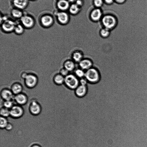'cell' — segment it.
Segmentation results:
<instances>
[{
	"label": "cell",
	"instance_id": "obj_1",
	"mask_svg": "<svg viewBox=\"0 0 147 147\" xmlns=\"http://www.w3.org/2000/svg\"><path fill=\"white\" fill-rule=\"evenodd\" d=\"M84 77L88 83L95 84L98 83L100 79V75L98 70L92 67L85 71Z\"/></svg>",
	"mask_w": 147,
	"mask_h": 147
},
{
	"label": "cell",
	"instance_id": "obj_2",
	"mask_svg": "<svg viewBox=\"0 0 147 147\" xmlns=\"http://www.w3.org/2000/svg\"><path fill=\"white\" fill-rule=\"evenodd\" d=\"M23 78L25 86L29 89H32L37 85L38 79L37 76L34 73H24Z\"/></svg>",
	"mask_w": 147,
	"mask_h": 147
},
{
	"label": "cell",
	"instance_id": "obj_3",
	"mask_svg": "<svg viewBox=\"0 0 147 147\" xmlns=\"http://www.w3.org/2000/svg\"><path fill=\"white\" fill-rule=\"evenodd\" d=\"M64 84L69 89L75 90L80 85L79 80L74 74H69L65 77Z\"/></svg>",
	"mask_w": 147,
	"mask_h": 147
},
{
	"label": "cell",
	"instance_id": "obj_4",
	"mask_svg": "<svg viewBox=\"0 0 147 147\" xmlns=\"http://www.w3.org/2000/svg\"><path fill=\"white\" fill-rule=\"evenodd\" d=\"M28 110L30 113L34 116H37L41 113V106L37 100L35 98L32 99L29 102Z\"/></svg>",
	"mask_w": 147,
	"mask_h": 147
},
{
	"label": "cell",
	"instance_id": "obj_5",
	"mask_svg": "<svg viewBox=\"0 0 147 147\" xmlns=\"http://www.w3.org/2000/svg\"><path fill=\"white\" fill-rule=\"evenodd\" d=\"M10 117L14 119L21 117L24 115V111L22 106L14 105L10 109Z\"/></svg>",
	"mask_w": 147,
	"mask_h": 147
},
{
	"label": "cell",
	"instance_id": "obj_6",
	"mask_svg": "<svg viewBox=\"0 0 147 147\" xmlns=\"http://www.w3.org/2000/svg\"><path fill=\"white\" fill-rule=\"evenodd\" d=\"M16 25L13 21L7 19L2 22L1 26V28L5 33H11L14 31Z\"/></svg>",
	"mask_w": 147,
	"mask_h": 147
},
{
	"label": "cell",
	"instance_id": "obj_7",
	"mask_svg": "<svg viewBox=\"0 0 147 147\" xmlns=\"http://www.w3.org/2000/svg\"><path fill=\"white\" fill-rule=\"evenodd\" d=\"M21 24L25 28L30 29L34 26L35 22L34 18L28 15H24L20 19Z\"/></svg>",
	"mask_w": 147,
	"mask_h": 147
},
{
	"label": "cell",
	"instance_id": "obj_8",
	"mask_svg": "<svg viewBox=\"0 0 147 147\" xmlns=\"http://www.w3.org/2000/svg\"><path fill=\"white\" fill-rule=\"evenodd\" d=\"M102 21L105 28L109 30L113 28L116 23L115 18L113 16L110 15H107L104 16Z\"/></svg>",
	"mask_w": 147,
	"mask_h": 147
},
{
	"label": "cell",
	"instance_id": "obj_9",
	"mask_svg": "<svg viewBox=\"0 0 147 147\" xmlns=\"http://www.w3.org/2000/svg\"><path fill=\"white\" fill-rule=\"evenodd\" d=\"M40 21L41 25L43 27L48 28L50 27L54 23L53 16L49 14H45L40 18Z\"/></svg>",
	"mask_w": 147,
	"mask_h": 147
},
{
	"label": "cell",
	"instance_id": "obj_10",
	"mask_svg": "<svg viewBox=\"0 0 147 147\" xmlns=\"http://www.w3.org/2000/svg\"><path fill=\"white\" fill-rule=\"evenodd\" d=\"M27 95L23 92L14 96L13 100L18 105L22 106L26 105L28 101Z\"/></svg>",
	"mask_w": 147,
	"mask_h": 147
},
{
	"label": "cell",
	"instance_id": "obj_11",
	"mask_svg": "<svg viewBox=\"0 0 147 147\" xmlns=\"http://www.w3.org/2000/svg\"><path fill=\"white\" fill-rule=\"evenodd\" d=\"M14 96L10 89L4 88L1 91V97L3 101L13 100Z\"/></svg>",
	"mask_w": 147,
	"mask_h": 147
},
{
	"label": "cell",
	"instance_id": "obj_12",
	"mask_svg": "<svg viewBox=\"0 0 147 147\" xmlns=\"http://www.w3.org/2000/svg\"><path fill=\"white\" fill-rule=\"evenodd\" d=\"M78 64L79 68L86 71L92 67L93 63L89 59L83 58Z\"/></svg>",
	"mask_w": 147,
	"mask_h": 147
},
{
	"label": "cell",
	"instance_id": "obj_13",
	"mask_svg": "<svg viewBox=\"0 0 147 147\" xmlns=\"http://www.w3.org/2000/svg\"><path fill=\"white\" fill-rule=\"evenodd\" d=\"M56 16L58 21L60 24H65L68 20L69 17L67 14L63 11L58 12Z\"/></svg>",
	"mask_w": 147,
	"mask_h": 147
},
{
	"label": "cell",
	"instance_id": "obj_14",
	"mask_svg": "<svg viewBox=\"0 0 147 147\" xmlns=\"http://www.w3.org/2000/svg\"><path fill=\"white\" fill-rule=\"evenodd\" d=\"M76 95L79 97H82L84 96L88 92L87 85L80 84L75 90Z\"/></svg>",
	"mask_w": 147,
	"mask_h": 147
},
{
	"label": "cell",
	"instance_id": "obj_15",
	"mask_svg": "<svg viewBox=\"0 0 147 147\" xmlns=\"http://www.w3.org/2000/svg\"><path fill=\"white\" fill-rule=\"evenodd\" d=\"M13 3L15 8L22 10L28 6L29 0H13Z\"/></svg>",
	"mask_w": 147,
	"mask_h": 147
},
{
	"label": "cell",
	"instance_id": "obj_16",
	"mask_svg": "<svg viewBox=\"0 0 147 147\" xmlns=\"http://www.w3.org/2000/svg\"><path fill=\"white\" fill-rule=\"evenodd\" d=\"M10 89L15 95L22 92L23 88L20 83L15 82L12 84Z\"/></svg>",
	"mask_w": 147,
	"mask_h": 147
},
{
	"label": "cell",
	"instance_id": "obj_17",
	"mask_svg": "<svg viewBox=\"0 0 147 147\" xmlns=\"http://www.w3.org/2000/svg\"><path fill=\"white\" fill-rule=\"evenodd\" d=\"M83 52L79 50L74 51L72 54V60L75 62L79 63L83 58Z\"/></svg>",
	"mask_w": 147,
	"mask_h": 147
},
{
	"label": "cell",
	"instance_id": "obj_18",
	"mask_svg": "<svg viewBox=\"0 0 147 147\" xmlns=\"http://www.w3.org/2000/svg\"><path fill=\"white\" fill-rule=\"evenodd\" d=\"M57 8L63 11L69 8V2L67 0H59L57 3Z\"/></svg>",
	"mask_w": 147,
	"mask_h": 147
},
{
	"label": "cell",
	"instance_id": "obj_19",
	"mask_svg": "<svg viewBox=\"0 0 147 147\" xmlns=\"http://www.w3.org/2000/svg\"><path fill=\"white\" fill-rule=\"evenodd\" d=\"M65 77L59 73L55 74L53 77V81L57 85L60 86L64 84Z\"/></svg>",
	"mask_w": 147,
	"mask_h": 147
},
{
	"label": "cell",
	"instance_id": "obj_20",
	"mask_svg": "<svg viewBox=\"0 0 147 147\" xmlns=\"http://www.w3.org/2000/svg\"><path fill=\"white\" fill-rule=\"evenodd\" d=\"M75 63L72 60H67L63 64V67L69 72L74 71L75 69Z\"/></svg>",
	"mask_w": 147,
	"mask_h": 147
},
{
	"label": "cell",
	"instance_id": "obj_21",
	"mask_svg": "<svg viewBox=\"0 0 147 147\" xmlns=\"http://www.w3.org/2000/svg\"><path fill=\"white\" fill-rule=\"evenodd\" d=\"M102 13L100 10L97 9L93 10L91 14V17L94 21L98 20L101 18Z\"/></svg>",
	"mask_w": 147,
	"mask_h": 147
},
{
	"label": "cell",
	"instance_id": "obj_22",
	"mask_svg": "<svg viewBox=\"0 0 147 147\" xmlns=\"http://www.w3.org/2000/svg\"><path fill=\"white\" fill-rule=\"evenodd\" d=\"M11 14L13 17L16 19H20L24 15L22 10L16 8L11 10Z\"/></svg>",
	"mask_w": 147,
	"mask_h": 147
},
{
	"label": "cell",
	"instance_id": "obj_23",
	"mask_svg": "<svg viewBox=\"0 0 147 147\" xmlns=\"http://www.w3.org/2000/svg\"><path fill=\"white\" fill-rule=\"evenodd\" d=\"M25 28L21 24H16L13 32L17 35H21L24 33Z\"/></svg>",
	"mask_w": 147,
	"mask_h": 147
},
{
	"label": "cell",
	"instance_id": "obj_24",
	"mask_svg": "<svg viewBox=\"0 0 147 147\" xmlns=\"http://www.w3.org/2000/svg\"><path fill=\"white\" fill-rule=\"evenodd\" d=\"M0 114L1 117L7 118L10 116V109L2 106L0 109Z\"/></svg>",
	"mask_w": 147,
	"mask_h": 147
},
{
	"label": "cell",
	"instance_id": "obj_25",
	"mask_svg": "<svg viewBox=\"0 0 147 147\" xmlns=\"http://www.w3.org/2000/svg\"><path fill=\"white\" fill-rule=\"evenodd\" d=\"M85 71L82 69L79 68L76 69L74 71V74L78 78L84 77Z\"/></svg>",
	"mask_w": 147,
	"mask_h": 147
},
{
	"label": "cell",
	"instance_id": "obj_26",
	"mask_svg": "<svg viewBox=\"0 0 147 147\" xmlns=\"http://www.w3.org/2000/svg\"><path fill=\"white\" fill-rule=\"evenodd\" d=\"M8 123L7 118L0 116V127L1 129H5Z\"/></svg>",
	"mask_w": 147,
	"mask_h": 147
},
{
	"label": "cell",
	"instance_id": "obj_27",
	"mask_svg": "<svg viewBox=\"0 0 147 147\" xmlns=\"http://www.w3.org/2000/svg\"><path fill=\"white\" fill-rule=\"evenodd\" d=\"M3 107L10 109L14 105L13 100H4L3 102Z\"/></svg>",
	"mask_w": 147,
	"mask_h": 147
},
{
	"label": "cell",
	"instance_id": "obj_28",
	"mask_svg": "<svg viewBox=\"0 0 147 147\" xmlns=\"http://www.w3.org/2000/svg\"><path fill=\"white\" fill-rule=\"evenodd\" d=\"M100 34L101 37L106 38L109 37L110 34V32L109 30L105 28L100 30Z\"/></svg>",
	"mask_w": 147,
	"mask_h": 147
},
{
	"label": "cell",
	"instance_id": "obj_29",
	"mask_svg": "<svg viewBox=\"0 0 147 147\" xmlns=\"http://www.w3.org/2000/svg\"><path fill=\"white\" fill-rule=\"evenodd\" d=\"M79 10V7L76 4H72L69 7V11L70 13L72 14L77 13Z\"/></svg>",
	"mask_w": 147,
	"mask_h": 147
},
{
	"label": "cell",
	"instance_id": "obj_30",
	"mask_svg": "<svg viewBox=\"0 0 147 147\" xmlns=\"http://www.w3.org/2000/svg\"><path fill=\"white\" fill-rule=\"evenodd\" d=\"M69 72L68 71L63 67L60 69L59 73L65 77L69 74Z\"/></svg>",
	"mask_w": 147,
	"mask_h": 147
},
{
	"label": "cell",
	"instance_id": "obj_31",
	"mask_svg": "<svg viewBox=\"0 0 147 147\" xmlns=\"http://www.w3.org/2000/svg\"><path fill=\"white\" fill-rule=\"evenodd\" d=\"M88 83V81L85 77L81 78L79 80V83L80 85L87 86Z\"/></svg>",
	"mask_w": 147,
	"mask_h": 147
},
{
	"label": "cell",
	"instance_id": "obj_32",
	"mask_svg": "<svg viewBox=\"0 0 147 147\" xmlns=\"http://www.w3.org/2000/svg\"><path fill=\"white\" fill-rule=\"evenodd\" d=\"M103 2L102 0H94V5L97 7H100L102 5Z\"/></svg>",
	"mask_w": 147,
	"mask_h": 147
},
{
	"label": "cell",
	"instance_id": "obj_33",
	"mask_svg": "<svg viewBox=\"0 0 147 147\" xmlns=\"http://www.w3.org/2000/svg\"><path fill=\"white\" fill-rule=\"evenodd\" d=\"M13 125L12 123L9 122L5 129L7 131H10L13 129Z\"/></svg>",
	"mask_w": 147,
	"mask_h": 147
},
{
	"label": "cell",
	"instance_id": "obj_34",
	"mask_svg": "<svg viewBox=\"0 0 147 147\" xmlns=\"http://www.w3.org/2000/svg\"><path fill=\"white\" fill-rule=\"evenodd\" d=\"M116 2L119 4H122L124 3L126 0H115Z\"/></svg>",
	"mask_w": 147,
	"mask_h": 147
},
{
	"label": "cell",
	"instance_id": "obj_35",
	"mask_svg": "<svg viewBox=\"0 0 147 147\" xmlns=\"http://www.w3.org/2000/svg\"><path fill=\"white\" fill-rule=\"evenodd\" d=\"M76 4L79 7L82 5V2L80 0H77L76 1Z\"/></svg>",
	"mask_w": 147,
	"mask_h": 147
},
{
	"label": "cell",
	"instance_id": "obj_36",
	"mask_svg": "<svg viewBox=\"0 0 147 147\" xmlns=\"http://www.w3.org/2000/svg\"><path fill=\"white\" fill-rule=\"evenodd\" d=\"M30 147H42V146L40 144L35 143L32 144Z\"/></svg>",
	"mask_w": 147,
	"mask_h": 147
},
{
	"label": "cell",
	"instance_id": "obj_37",
	"mask_svg": "<svg viewBox=\"0 0 147 147\" xmlns=\"http://www.w3.org/2000/svg\"><path fill=\"white\" fill-rule=\"evenodd\" d=\"M114 0H105L106 3L108 4L112 3L113 1Z\"/></svg>",
	"mask_w": 147,
	"mask_h": 147
},
{
	"label": "cell",
	"instance_id": "obj_38",
	"mask_svg": "<svg viewBox=\"0 0 147 147\" xmlns=\"http://www.w3.org/2000/svg\"><path fill=\"white\" fill-rule=\"evenodd\" d=\"M69 2H73L75 1L76 0H67Z\"/></svg>",
	"mask_w": 147,
	"mask_h": 147
},
{
	"label": "cell",
	"instance_id": "obj_39",
	"mask_svg": "<svg viewBox=\"0 0 147 147\" xmlns=\"http://www.w3.org/2000/svg\"><path fill=\"white\" fill-rule=\"evenodd\" d=\"M31 0V1H34V0Z\"/></svg>",
	"mask_w": 147,
	"mask_h": 147
}]
</instances>
